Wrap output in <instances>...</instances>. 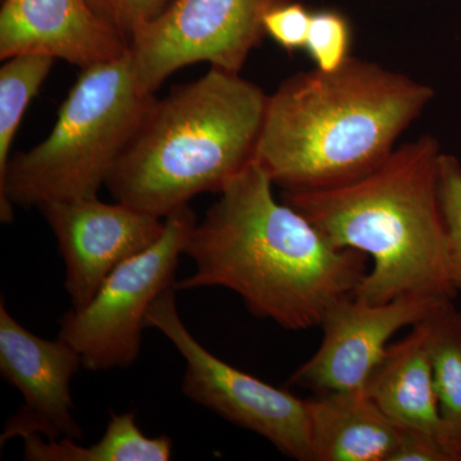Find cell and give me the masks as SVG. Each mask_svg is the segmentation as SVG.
<instances>
[{"mask_svg": "<svg viewBox=\"0 0 461 461\" xmlns=\"http://www.w3.org/2000/svg\"><path fill=\"white\" fill-rule=\"evenodd\" d=\"M39 209L65 260L72 309L89 304L117 267L148 250L166 230V218L98 198L60 200Z\"/></svg>", "mask_w": 461, "mask_h": 461, "instance_id": "10", "label": "cell"}, {"mask_svg": "<svg viewBox=\"0 0 461 461\" xmlns=\"http://www.w3.org/2000/svg\"><path fill=\"white\" fill-rule=\"evenodd\" d=\"M399 444L390 461H455L445 445L435 436L402 427Z\"/></svg>", "mask_w": 461, "mask_h": 461, "instance_id": "22", "label": "cell"}, {"mask_svg": "<svg viewBox=\"0 0 461 461\" xmlns=\"http://www.w3.org/2000/svg\"><path fill=\"white\" fill-rule=\"evenodd\" d=\"M444 151L433 136L396 147L368 175L341 186L284 193L293 206L339 249L372 259L354 296L384 304L402 295L456 297L447 263L438 167Z\"/></svg>", "mask_w": 461, "mask_h": 461, "instance_id": "3", "label": "cell"}, {"mask_svg": "<svg viewBox=\"0 0 461 461\" xmlns=\"http://www.w3.org/2000/svg\"><path fill=\"white\" fill-rule=\"evenodd\" d=\"M306 403L313 461H390L402 429L364 391L318 393Z\"/></svg>", "mask_w": 461, "mask_h": 461, "instance_id": "14", "label": "cell"}, {"mask_svg": "<svg viewBox=\"0 0 461 461\" xmlns=\"http://www.w3.org/2000/svg\"><path fill=\"white\" fill-rule=\"evenodd\" d=\"M176 288L158 297L145 326L162 332L186 362L182 391L194 402L264 437L282 454L313 461L306 400L223 362L191 335L176 306Z\"/></svg>", "mask_w": 461, "mask_h": 461, "instance_id": "7", "label": "cell"}, {"mask_svg": "<svg viewBox=\"0 0 461 461\" xmlns=\"http://www.w3.org/2000/svg\"><path fill=\"white\" fill-rule=\"evenodd\" d=\"M129 42L86 0H5L0 58L41 54L86 68L129 53Z\"/></svg>", "mask_w": 461, "mask_h": 461, "instance_id": "12", "label": "cell"}, {"mask_svg": "<svg viewBox=\"0 0 461 461\" xmlns=\"http://www.w3.org/2000/svg\"><path fill=\"white\" fill-rule=\"evenodd\" d=\"M429 326L442 437L455 461H461V311L446 303L430 315Z\"/></svg>", "mask_w": 461, "mask_h": 461, "instance_id": "16", "label": "cell"}, {"mask_svg": "<svg viewBox=\"0 0 461 461\" xmlns=\"http://www.w3.org/2000/svg\"><path fill=\"white\" fill-rule=\"evenodd\" d=\"M293 0H172L130 42L139 89L154 95L184 67L199 62L241 74L266 38L264 18Z\"/></svg>", "mask_w": 461, "mask_h": 461, "instance_id": "8", "label": "cell"}, {"mask_svg": "<svg viewBox=\"0 0 461 461\" xmlns=\"http://www.w3.org/2000/svg\"><path fill=\"white\" fill-rule=\"evenodd\" d=\"M273 186L256 162L224 186L185 248L195 272L175 288H229L256 317L290 330L320 327L330 306L354 295L368 256L330 244Z\"/></svg>", "mask_w": 461, "mask_h": 461, "instance_id": "1", "label": "cell"}, {"mask_svg": "<svg viewBox=\"0 0 461 461\" xmlns=\"http://www.w3.org/2000/svg\"><path fill=\"white\" fill-rule=\"evenodd\" d=\"M312 14L302 3L293 0L271 9L264 18V30L282 50L294 51L305 50Z\"/></svg>", "mask_w": 461, "mask_h": 461, "instance_id": "21", "label": "cell"}, {"mask_svg": "<svg viewBox=\"0 0 461 461\" xmlns=\"http://www.w3.org/2000/svg\"><path fill=\"white\" fill-rule=\"evenodd\" d=\"M429 335L427 318L388 345L364 393L399 426L429 433L445 445Z\"/></svg>", "mask_w": 461, "mask_h": 461, "instance_id": "13", "label": "cell"}, {"mask_svg": "<svg viewBox=\"0 0 461 461\" xmlns=\"http://www.w3.org/2000/svg\"><path fill=\"white\" fill-rule=\"evenodd\" d=\"M23 439L27 461H167L172 457V439L144 435L133 412L112 414L100 441L87 447L67 437L50 439L32 435Z\"/></svg>", "mask_w": 461, "mask_h": 461, "instance_id": "15", "label": "cell"}, {"mask_svg": "<svg viewBox=\"0 0 461 461\" xmlns=\"http://www.w3.org/2000/svg\"><path fill=\"white\" fill-rule=\"evenodd\" d=\"M94 14L131 42L142 27L165 12L172 0H86Z\"/></svg>", "mask_w": 461, "mask_h": 461, "instance_id": "20", "label": "cell"}, {"mask_svg": "<svg viewBox=\"0 0 461 461\" xmlns=\"http://www.w3.org/2000/svg\"><path fill=\"white\" fill-rule=\"evenodd\" d=\"M433 98L429 85L354 56L297 72L268 95L256 163L284 193L341 186L381 166Z\"/></svg>", "mask_w": 461, "mask_h": 461, "instance_id": "2", "label": "cell"}, {"mask_svg": "<svg viewBox=\"0 0 461 461\" xmlns=\"http://www.w3.org/2000/svg\"><path fill=\"white\" fill-rule=\"evenodd\" d=\"M448 302L453 300L402 295L371 304L354 295L342 297L321 321L320 348L294 372L290 384L317 393L364 391L397 330L427 320Z\"/></svg>", "mask_w": 461, "mask_h": 461, "instance_id": "9", "label": "cell"}, {"mask_svg": "<svg viewBox=\"0 0 461 461\" xmlns=\"http://www.w3.org/2000/svg\"><path fill=\"white\" fill-rule=\"evenodd\" d=\"M154 96L139 89L130 50L81 68L47 139L11 157L0 176L2 222H12L14 205L98 198Z\"/></svg>", "mask_w": 461, "mask_h": 461, "instance_id": "5", "label": "cell"}, {"mask_svg": "<svg viewBox=\"0 0 461 461\" xmlns=\"http://www.w3.org/2000/svg\"><path fill=\"white\" fill-rule=\"evenodd\" d=\"M54 58L21 54L3 60L0 68V176L5 172L11 149L33 96L47 80Z\"/></svg>", "mask_w": 461, "mask_h": 461, "instance_id": "17", "label": "cell"}, {"mask_svg": "<svg viewBox=\"0 0 461 461\" xmlns=\"http://www.w3.org/2000/svg\"><path fill=\"white\" fill-rule=\"evenodd\" d=\"M268 94L211 67L151 100L105 186L117 202L159 218L218 193L256 162Z\"/></svg>", "mask_w": 461, "mask_h": 461, "instance_id": "4", "label": "cell"}, {"mask_svg": "<svg viewBox=\"0 0 461 461\" xmlns=\"http://www.w3.org/2000/svg\"><path fill=\"white\" fill-rule=\"evenodd\" d=\"M196 223L189 205L169 214L156 244L117 267L89 304L66 313L59 339L74 346L85 368L126 369L136 362L149 309L175 287L178 259Z\"/></svg>", "mask_w": 461, "mask_h": 461, "instance_id": "6", "label": "cell"}, {"mask_svg": "<svg viewBox=\"0 0 461 461\" xmlns=\"http://www.w3.org/2000/svg\"><path fill=\"white\" fill-rule=\"evenodd\" d=\"M350 21L335 9H321L312 14L305 50L315 68L333 71L351 57Z\"/></svg>", "mask_w": 461, "mask_h": 461, "instance_id": "18", "label": "cell"}, {"mask_svg": "<svg viewBox=\"0 0 461 461\" xmlns=\"http://www.w3.org/2000/svg\"><path fill=\"white\" fill-rule=\"evenodd\" d=\"M438 196L444 217L447 263L456 293H461V163L442 153L438 167Z\"/></svg>", "mask_w": 461, "mask_h": 461, "instance_id": "19", "label": "cell"}, {"mask_svg": "<svg viewBox=\"0 0 461 461\" xmlns=\"http://www.w3.org/2000/svg\"><path fill=\"white\" fill-rule=\"evenodd\" d=\"M83 357L65 339L33 335L0 304V373L20 391L25 403L5 424L0 441L32 435L45 438H83L74 418L71 379Z\"/></svg>", "mask_w": 461, "mask_h": 461, "instance_id": "11", "label": "cell"}]
</instances>
